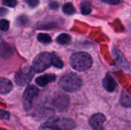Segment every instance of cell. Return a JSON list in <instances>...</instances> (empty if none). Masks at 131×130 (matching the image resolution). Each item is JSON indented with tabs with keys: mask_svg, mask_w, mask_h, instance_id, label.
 <instances>
[{
	"mask_svg": "<svg viewBox=\"0 0 131 130\" xmlns=\"http://www.w3.org/2000/svg\"><path fill=\"white\" fill-rule=\"evenodd\" d=\"M93 64L91 56L86 52H78L74 54L70 59V64L73 69L78 71L88 70Z\"/></svg>",
	"mask_w": 131,
	"mask_h": 130,
	"instance_id": "1",
	"label": "cell"
},
{
	"mask_svg": "<svg viewBox=\"0 0 131 130\" xmlns=\"http://www.w3.org/2000/svg\"><path fill=\"white\" fill-rule=\"evenodd\" d=\"M82 84L81 79L74 73L67 74L61 77L58 81L59 87L64 91L74 93L80 90Z\"/></svg>",
	"mask_w": 131,
	"mask_h": 130,
	"instance_id": "2",
	"label": "cell"
},
{
	"mask_svg": "<svg viewBox=\"0 0 131 130\" xmlns=\"http://www.w3.org/2000/svg\"><path fill=\"white\" fill-rule=\"evenodd\" d=\"M51 65V55L48 52H42L38 54L32 62V68L35 72L41 73Z\"/></svg>",
	"mask_w": 131,
	"mask_h": 130,
	"instance_id": "3",
	"label": "cell"
},
{
	"mask_svg": "<svg viewBox=\"0 0 131 130\" xmlns=\"http://www.w3.org/2000/svg\"><path fill=\"white\" fill-rule=\"evenodd\" d=\"M34 74L35 70L32 67H23L15 75V81L19 86H25L30 83Z\"/></svg>",
	"mask_w": 131,
	"mask_h": 130,
	"instance_id": "4",
	"label": "cell"
},
{
	"mask_svg": "<svg viewBox=\"0 0 131 130\" xmlns=\"http://www.w3.org/2000/svg\"><path fill=\"white\" fill-rule=\"evenodd\" d=\"M46 123L53 126L58 130H73L76 127V123L74 120L65 117H60L48 120Z\"/></svg>",
	"mask_w": 131,
	"mask_h": 130,
	"instance_id": "5",
	"label": "cell"
},
{
	"mask_svg": "<svg viewBox=\"0 0 131 130\" xmlns=\"http://www.w3.org/2000/svg\"><path fill=\"white\" fill-rule=\"evenodd\" d=\"M38 93V89L34 85L27 87L23 94V107L25 111H29L33 105V100Z\"/></svg>",
	"mask_w": 131,
	"mask_h": 130,
	"instance_id": "6",
	"label": "cell"
},
{
	"mask_svg": "<svg viewBox=\"0 0 131 130\" xmlns=\"http://www.w3.org/2000/svg\"><path fill=\"white\" fill-rule=\"evenodd\" d=\"M69 97L64 93H58L52 100L53 106L57 108L59 111H63L69 106Z\"/></svg>",
	"mask_w": 131,
	"mask_h": 130,
	"instance_id": "7",
	"label": "cell"
},
{
	"mask_svg": "<svg viewBox=\"0 0 131 130\" xmlns=\"http://www.w3.org/2000/svg\"><path fill=\"white\" fill-rule=\"evenodd\" d=\"M106 120V117L102 113H96L90 120V125L95 130L101 129L103 124Z\"/></svg>",
	"mask_w": 131,
	"mask_h": 130,
	"instance_id": "8",
	"label": "cell"
},
{
	"mask_svg": "<svg viewBox=\"0 0 131 130\" xmlns=\"http://www.w3.org/2000/svg\"><path fill=\"white\" fill-rule=\"evenodd\" d=\"M103 86L107 91L114 92L117 87V84L110 74H107L103 80Z\"/></svg>",
	"mask_w": 131,
	"mask_h": 130,
	"instance_id": "9",
	"label": "cell"
},
{
	"mask_svg": "<svg viewBox=\"0 0 131 130\" xmlns=\"http://www.w3.org/2000/svg\"><path fill=\"white\" fill-rule=\"evenodd\" d=\"M55 79H56V76L54 74H45L37 77L35 80V83L38 86L41 87H44L47 86L50 82L54 81Z\"/></svg>",
	"mask_w": 131,
	"mask_h": 130,
	"instance_id": "10",
	"label": "cell"
},
{
	"mask_svg": "<svg viewBox=\"0 0 131 130\" xmlns=\"http://www.w3.org/2000/svg\"><path fill=\"white\" fill-rule=\"evenodd\" d=\"M12 82L4 77H0V94H6L12 90Z\"/></svg>",
	"mask_w": 131,
	"mask_h": 130,
	"instance_id": "11",
	"label": "cell"
},
{
	"mask_svg": "<svg viewBox=\"0 0 131 130\" xmlns=\"http://www.w3.org/2000/svg\"><path fill=\"white\" fill-rule=\"evenodd\" d=\"M114 54V56H115V57H116V60H117V63H118L121 66H122V67H125V68H128V67H129L128 66L126 65L127 61H126V60H125L124 55L122 54V53H121L120 51H115Z\"/></svg>",
	"mask_w": 131,
	"mask_h": 130,
	"instance_id": "12",
	"label": "cell"
},
{
	"mask_svg": "<svg viewBox=\"0 0 131 130\" xmlns=\"http://www.w3.org/2000/svg\"><path fill=\"white\" fill-rule=\"evenodd\" d=\"M51 64L57 68H59V69L62 68L64 66V64L62 61L60 59V57L55 53H52L51 54Z\"/></svg>",
	"mask_w": 131,
	"mask_h": 130,
	"instance_id": "13",
	"label": "cell"
},
{
	"mask_svg": "<svg viewBox=\"0 0 131 130\" xmlns=\"http://www.w3.org/2000/svg\"><path fill=\"white\" fill-rule=\"evenodd\" d=\"M53 110L48 109V108H42V109H38L37 111L36 115L39 117V118H45V117H48L50 116L53 114Z\"/></svg>",
	"mask_w": 131,
	"mask_h": 130,
	"instance_id": "14",
	"label": "cell"
},
{
	"mask_svg": "<svg viewBox=\"0 0 131 130\" xmlns=\"http://www.w3.org/2000/svg\"><path fill=\"white\" fill-rule=\"evenodd\" d=\"M71 36L68 34H61L60 35L58 36L56 41L58 44H68L71 41Z\"/></svg>",
	"mask_w": 131,
	"mask_h": 130,
	"instance_id": "15",
	"label": "cell"
},
{
	"mask_svg": "<svg viewBox=\"0 0 131 130\" xmlns=\"http://www.w3.org/2000/svg\"><path fill=\"white\" fill-rule=\"evenodd\" d=\"M92 11L91 5L90 2L84 1L81 4V11L84 15H89Z\"/></svg>",
	"mask_w": 131,
	"mask_h": 130,
	"instance_id": "16",
	"label": "cell"
},
{
	"mask_svg": "<svg viewBox=\"0 0 131 130\" xmlns=\"http://www.w3.org/2000/svg\"><path fill=\"white\" fill-rule=\"evenodd\" d=\"M62 10L64 11V14L68 15H73L75 13V8L74 7V5L68 2V3H66L63 5V8H62Z\"/></svg>",
	"mask_w": 131,
	"mask_h": 130,
	"instance_id": "17",
	"label": "cell"
},
{
	"mask_svg": "<svg viewBox=\"0 0 131 130\" xmlns=\"http://www.w3.org/2000/svg\"><path fill=\"white\" fill-rule=\"evenodd\" d=\"M121 103L123 107H130V97L127 93L124 92L122 93V95L121 97Z\"/></svg>",
	"mask_w": 131,
	"mask_h": 130,
	"instance_id": "18",
	"label": "cell"
},
{
	"mask_svg": "<svg viewBox=\"0 0 131 130\" xmlns=\"http://www.w3.org/2000/svg\"><path fill=\"white\" fill-rule=\"evenodd\" d=\"M38 40L41 43L48 44V43H50L51 41V38L48 34L41 33L38 35Z\"/></svg>",
	"mask_w": 131,
	"mask_h": 130,
	"instance_id": "19",
	"label": "cell"
},
{
	"mask_svg": "<svg viewBox=\"0 0 131 130\" xmlns=\"http://www.w3.org/2000/svg\"><path fill=\"white\" fill-rule=\"evenodd\" d=\"M9 28V22L5 19L0 20V30L3 31H8Z\"/></svg>",
	"mask_w": 131,
	"mask_h": 130,
	"instance_id": "20",
	"label": "cell"
},
{
	"mask_svg": "<svg viewBox=\"0 0 131 130\" xmlns=\"http://www.w3.org/2000/svg\"><path fill=\"white\" fill-rule=\"evenodd\" d=\"M2 2H3V4L5 5L11 7V8H13V7H15L17 5L18 1L17 0H3Z\"/></svg>",
	"mask_w": 131,
	"mask_h": 130,
	"instance_id": "21",
	"label": "cell"
},
{
	"mask_svg": "<svg viewBox=\"0 0 131 130\" xmlns=\"http://www.w3.org/2000/svg\"><path fill=\"white\" fill-rule=\"evenodd\" d=\"M10 118V114L8 112L3 110H0V119L2 120H8Z\"/></svg>",
	"mask_w": 131,
	"mask_h": 130,
	"instance_id": "22",
	"label": "cell"
},
{
	"mask_svg": "<svg viewBox=\"0 0 131 130\" xmlns=\"http://www.w3.org/2000/svg\"><path fill=\"white\" fill-rule=\"evenodd\" d=\"M38 130H58V129H56L55 127H54L53 126H51V125H49V124H48V123H45V124H43L40 128H39V129Z\"/></svg>",
	"mask_w": 131,
	"mask_h": 130,
	"instance_id": "23",
	"label": "cell"
},
{
	"mask_svg": "<svg viewBox=\"0 0 131 130\" xmlns=\"http://www.w3.org/2000/svg\"><path fill=\"white\" fill-rule=\"evenodd\" d=\"M25 2L30 6V7H36L38 3H39V0H25Z\"/></svg>",
	"mask_w": 131,
	"mask_h": 130,
	"instance_id": "24",
	"label": "cell"
},
{
	"mask_svg": "<svg viewBox=\"0 0 131 130\" xmlns=\"http://www.w3.org/2000/svg\"><path fill=\"white\" fill-rule=\"evenodd\" d=\"M102 2L109 5H117L121 2V0H102Z\"/></svg>",
	"mask_w": 131,
	"mask_h": 130,
	"instance_id": "25",
	"label": "cell"
},
{
	"mask_svg": "<svg viewBox=\"0 0 131 130\" xmlns=\"http://www.w3.org/2000/svg\"><path fill=\"white\" fill-rule=\"evenodd\" d=\"M7 13V9L5 8H0V16L5 15Z\"/></svg>",
	"mask_w": 131,
	"mask_h": 130,
	"instance_id": "26",
	"label": "cell"
}]
</instances>
